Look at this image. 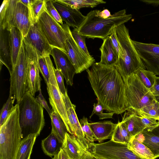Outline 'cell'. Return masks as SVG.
Returning a JSON list of instances; mask_svg holds the SVG:
<instances>
[{"mask_svg": "<svg viewBox=\"0 0 159 159\" xmlns=\"http://www.w3.org/2000/svg\"><path fill=\"white\" fill-rule=\"evenodd\" d=\"M91 67L86 71L98 102L109 112L119 114L126 111L125 84L116 67L99 62Z\"/></svg>", "mask_w": 159, "mask_h": 159, "instance_id": "obj_1", "label": "cell"}, {"mask_svg": "<svg viewBox=\"0 0 159 159\" xmlns=\"http://www.w3.org/2000/svg\"><path fill=\"white\" fill-rule=\"evenodd\" d=\"M132 18L131 14H127L125 10H120L107 19L97 16L95 10L91 11L78 29L79 34L88 38L104 39L112 33L114 29L124 24Z\"/></svg>", "mask_w": 159, "mask_h": 159, "instance_id": "obj_2", "label": "cell"}, {"mask_svg": "<svg viewBox=\"0 0 159 159\" xmlns=\"http://www.w3.org/2000/svg\"><path fill=\"white\" fill-rule=\"evenodd\" d=\"M121 51L117 62L114 65L123 79L135 73L140 69H146L129 35L124 24L115 27Z\"/></svg>", "mask_w": 159, "mask_h": 159, "instance_id": "obj_3", "label": "cell"}, {"mask_svg": "<svg viewBox=\"0 0 159 159\" xmlns=\"http://www.w3.org/2000/svg\"><path fill=\"white\" fill-rule=\"evenodd\" d=\"M17 103L19 105L22 139L30 134L39 135L45 124L43 107L29 91Z\"/></svg>", "mask_w": 159, "mask_h": 159, "instance_id": "obj_4", "label": "cell"}, {"mask_svg": "<svg viewBox=\"0 0 159 159\" xmlns=\"http://www.w3.org/2000/svg\"><path fill=\"white\" fill-rule=\"evenodd\" d=\"M19 105L14 106L0 126V159H14L22 139Z\"/></svg>", "mask_w": 159, "mask_h": 159, "instance_id": "obj_5", "label": "cell"}, {"mask_svg": "<svg viewBox=\"0 0 159 159\" xmlns=\"http://www.w3.org/2000/svg\"><path fill=\"white\" fill-rule=\"evenodd\" d=\"M123 80L126 111H133L137 114L141 109L156 101L150 90L141 82L136 73Z\"/></svg>", "mask_w": 159, "mask_h": 159, "instance_id": "obj_6", "label": "cell"}, {"mask_svg": "<svg viewBox=\"0 0 159 159\" xmlns=\"http://www.w3.org/2000/svg\"><path fill=\"white\" fill-rule=\"evenodd\" d=\"M30 26L28 7L20 0H9L4 19L0 29L9 31L12 27L18 28L25 37Z\"/></svg>", "mask_w": 159, "mask_h": 159, "instance_id": "obj_7", "label": "cell"}, {"mask_svg": "<svg viewBox=\"0 0 159 159\" xmlns=\"http://www.w3.org/2000/svg\"><path fill=\"white\" fill-rule=\"evenodd\" d=\"M88 151L96 159H143L129 149L127 144L115 142L111 139L100 143H90Z\"/></svg>", "mask_w": 159, "mask_h": 159, "instance_id": "obj_8", "label": "cell"}, {"mask_svg": "<svg viewBox=\"0 0 159 159\" xmlns=\"http://www.w3.org/2000/svg\"><path fill=\"white\" fill-rule=\"evenodd\" d=\"M27 64L26 53L23 42L16 64L10 74V93L13 96L17 103L28 91Z\"/></svg>", "mask_w": 159, "mask_h": 159, "instance_id": "obj_9", "label": "cell"}, {"mask_svg": "<svg viewBox=\"0 0 159 159\" xmlns=\"http://www.w3.org/2000/svg\"><path fill=\"white\" fill-rule=\"evenodd\" d=\"M37 22L49 44L52 48H58L66 53L67 37L61 25L51 16L46 9Z\"/></svg>", "mask_w": 159, "mask_h": 159, "instance_id": "obj_10", "label": "cell"}, {"mask_svg": "<svg viewBox=\"0 0 159 159\" xmlns=\"http://www.w3.org/2000/svg\"><path fill=\"white\" fill-rule=\"evenodd\" d=\"M61 26L67 37L66 53L75 68L76 74L87 70L95 62V59L92 56H87L78 46L72 37L68 25L65 24Z\"/></svg>", "mask_w": 159, "mask_h": 159, "instance_id": "obj_11", "label": "cell"}, {"mask_svg": "<svg viewBox=\"0 0 159 159\" xmlns=\"http://www.w3.org/2000/svg\"><path fill=\"white\" fill-rule=\"evenodd\" d=\"M23 42L27 58V75L28 91L34 96L39 91L41 78L39 66V54L36 49L29 42L23 39Z\"/></svg>", "mask_w": 159, "mask_h": 159, "instance_id": "obj_12", "label": "cell"}, {"mask_svg": "<svg viewBox=\"0 0 159 159\" xmlns=\"http://www.w3.org/2000/svg\"><path fill=\"white\" fill-rule=\"evenodd\" d=\"M146 69L159 75V44L133 40Z\"/></svg>", "mask_w": 159, "mask_h": 159, "instance_id": "obj_13", "label": "cell"}, {"mask_svg": "<svg viewBox=\"0 0 159 159\" xmlns=\"http://www.w3.org/2000/svg\"><path fill=\"white\" fill-rule=\"evenodd\" d=\"M49 102L52 111L57 112L61 117L70 133V126L65 105L56 81L49 82L46 84Z\"/></svg>", "mask_w": 159, "mask_h": 159, "instance_id": "obj_14", "label": "cell"}, {"mask_svg": "<svg viewBox=\"0 0 159 159\" xmlns=\"http://www.w3.org/2000/svg\"><path fill=\"white\" fill-rule=\"evenodd\" d=\"M50 55L53 57L56 69L61 71L67 85L72 86L75 68L66 53L57 48H53Z\"/></svg>", "mask_w": 159, "mask_h": 159, "instance_id": "obj_15", "label": "cell"}, {"mask_svg": "<svg viewBox=\"0 0 159 159\" xmlns=\"http://www.w3.org/2000/svg\"><path fill=\"white\" fill-rule=\"evenodd\" d=\"M62 96L70 124V134L75 136L83 147L88 151L89 143L85 138L82 129L80 122L75 111L76 106L72 103L67 93L65 95L62 94Z\"/></svg>", "mask_w": 159, "mask_h": 159, "instance_id": "obj_16", "label": "cell"}, {"mask_svg": "<svg viewBox=\"0 0 159 159\" xmlns=\"http://www.w3.org/2000/svg\"><path fill=\"white\" fill-rule=\"evenodd\" d=\"M23 39L32 45L40 56L45 57L50 55L53 48L42 33L37 22L33 26H30L26 36Z\"/></svg>", "mask_w": 159, "mask_h": 159, "instance_id": "obj_17", "label": "cell"}, {"mask_svg": "<svg viewBox=\"0 0 159 159\" xmlns=\"http://www.w3.org/2000/svg\"><path fill=\"white\" fill-rule=\"evenodd\" d=\"M52 1L62 21L69 26L79 29L85 19L86 16L83 15L79 10L72 9L57 0H52Z\"/></svg>", "mask_w": 159, "mask_h": 159, "instance_id": "obj_18", "label": "cell"}, {"mask_svg": "<svg viewBox=\"0 0 159 159\" xmlns=\"http://www.w3.org/2000/svg\"><path fill=\"white\" fill-rule=\"evenodd\" d=\"M134 137L147 147L156 159L159 157V124L146 128Z\"/></svg>", "mask_w": 159, "mask_h": 159, "instance_id": "obj_19", "label": "cell"}, {"mask_svg": "<svg viewBox=\"0 0 159 159\" xmlns=\"http://www.w3.org/2000/svg\"><path fill=\"white\" fill-rule=\"evenodd\" d=\"M62 148L69 159H81L87 152L75 135L66 132Z\"/></svg>", "mask_w": 159, "mask_h": 159, "instance_id": "obj_20", "label": "cell"}, {"mask_svg": "<svg viewBox=\"0 0 159 159\" xmlns=\"http://www.w3.org/2000/svg\"><path fill=\"white\" fill-rule=\"evenodd\" d=\"M92 131L94 141L100 143L107 139L111 138L117 124L111 121H104L89 123Z\"/></svg>", "mask_w": 159, "mask_h": 159, "instance_id": "obj_21", "label": "cell"}, {"mask_svg": "<svg viewBox=\"0 0 159 159\" xmlns=\"http://www.w3.org/2000/svg\"><path fill=\"white\" fill-rule=\"evenodd\" d=\"M0 65H5L10 73L12 70L11 52L10 40V31L7 29H0Z\"/></svg>", "mask_w": 159, "mask_h": 159, "instance_id": "obj_22", "label": "cell"}, {"mask_svg": "<svg viewBox=\"0 0 159 159\" xmlns=\"http://www.w3.org/2000/svg\"><path fill=\"white\" fill-rule=\"evenodd\" d=\"M101 53L100 64L106 66H114L117 62L119 55L108 36L103 39L99 48Z\"/></svg>", "mask_w": 159, "mask_h": 159, "instance_id": "obj_23", "label": "cell"}, {"mask_svg": "<svg viewBox=\"0 0 159 159\" xmlns=\"http://www.w3.org/2000/svg\"><path fill=\"white\" fill-rule=\"evenodd\" d=\"M122 118V122L132 137H134L141 132L145 126L142 123L140 116L131 110L127 111Z\"/></svg>", "mask_w": 159, "mask_h": 159, "instance_id": "obj_24", "label": "cell"}, {"mask_svg": "<svg viewBox=\"0 0 159 159\" xmlns=\"http://www.w3.org/2000/svg\"><path fill=\"white\" fill-rule=\"evenodd\" d=\"M9 31L11 64L13 69L16 64L23 42V37L21 32L17 27H12L10 30Z\"/></svg>", "mask_w": 159, "mask_h": 159, "instance_id": "obj_25", "label": "cell"}, {"mask_svg": "<svg viewBox=\"0 0 159 159\" xmlns=\"http://www.w3.org/2000/svg\"><path fill=\"white\" fill-rule=\"evenodd\" d=\"M62 143L56 135L51 132L47 137L42 140L41 146L44 153L52 157L59 152Z\"/></svg>", "mask_w": 159, "mask_h": 159, "instance_id": "obj_26", "label": "cell"}, {"mask_svg": "<svg viewBox=\"0 0 159 159\" xmlns=\"http://www.w3.org/2000/svg\"><path fill=\"white\" fill-rule=\"evenodd\" d=\"M37 136L36 134H30L22 139L14 159H30Z\"/></svg>", "mask_w": 159, "mask_h": 159, "instance_id": "obj_27", "label": "cell"}, {"mask_svg": "<svg viewBox=\"0 0 159 159\" xmlns=\"http://www.w3.org/2000/svg\"><path fill=\"white\" fill-rule=\"evenodd\" d=\"M51 119L52 131L59 140L63 143L66 132H68L66 126L59 115L56 111H52L50 116Z\"/></svg>", "mask_w": 159, "mask_h": 159, "instance_id": "obj_28", "label": "cell"}, {"mask_svg": "<svg viewBox=\"0 0 159 159\" xmlns=\"http://www.w3.org/2000/svg\"><path fill=\"white\" fill-rule=\"evenodd\" d=\"M127 146L129 149L143 159H156L150 150L134 137L132 138Z\"/></svg>", "mask_w": 159, "mask_h": 159, "instance_id": "obj_29", "label": "cell"}, {"mask_svg": "<svg viewBox=\"0 0 159 159\" xmlns=\"http://www.w3.org/2000/svg\"><path fill=\"white\" fill-rule=\"evenodd\" d=\"M132 138L124 124L118 121L111 139L115 142L128 144Z\"/></svg>", "mask_w": 159, "mask_h": 159, "instance_id": "obj_30", "label": "cell"}, {"mask_svg": "<svg viewBox=\"0 0 159 159\" xmlns=\"http://www.w3.org/2000/svg\"><path fill=\"white\" fill-rule=\"evenodd\" d=\"M72 9L79 10L83 7L93 8L100 4L105 3L102 0H57Z\"/></svg>", "mask_w": 159, "mask_h": 159, "instance_id": "obj_31", "label": "cell"}, {"mask_svg": "<svg viewBox=\"0 0 159 159\" xmlns=\"http://www.w3.org/2000/svg\"><path fill=\"white\" fill-rule=\"evenodd\" d=\"M136 73L141 82L150 90L155 83L156 75L153 72L144 69H139Z\"/></svg>", "mask_w": 159, "mask_h": 159, "instance_id": "obj_32", "label": "cell"}, {"mask_svg": "<svg viewBox=\"0 0 159 159\" xmlns=\"http://www.w3.org/2000/svg\"><path fill=\"white\" fill-rule=\"evenodd\" d=\"M143 117L159 120V103L156 101L152 104L141 109L137 114Z\"/></svg>", "mask_w": 159, "mask_h": 159, "instance_id": "obj_33", "label": "cell"}, {"mask_svg": "<svg viewBox=\"0 0 159 159\" xmlns=\"http://www.w3.org/2000/svg\"><path fill=\"white\" fill-rule=\"evenodd\" d=\"M15 100L13 96L9 93V98L6 102L4 104L1 110L0 116V126L3 124L14 106L13 103Z\"/></svg>", "mask_w": 159, "mask_h": 159, "instance_id": "obj_34", "label": "cell"}, {"mask_svg": "<svg viewBox=\"0 0 159 159\" xmlns=\"http://www.w3.org/2000/svg\"><path fill=\"white\" fill-rule=\"evenodd\" d=\"M71 34L75 41L80 48L87 56L91 57L92 56L90 54L86 45L85 39L86 37L79 34L78 29L76 28H74L71 31Z\"/></svg>", "mask_w": 159, "mask_h": 159, "instance_id": "obj_35", "label": "cell"}, {"mask_svg": "<svg viewBox=\"0 0 159 159\" xmlns=\"http://www.w3.org/2000/svg\"><path fill=\"white\" fill-rule=\"evenodd\" d=\"M47 0H33L32 6L36 23L39 18L46 10Z\"/></svg>", "mask_w": 159, "mask_h": 159, "instance_id": "obj_36", "label": "cell"}, {"mask_svg": "<svg viewBox=\"0 0 159 159\" xmlns=\"http://www.w3.org/2000/svg\"><path fill=\"white\" fill-rule=\"evenodd\" d=\"M80 123L85 138L89 143H94V141L93 134L89 126L88 119L84 117L80 119Z\"/></svg>", "mask_w": 159, "mask_h": 159, "instance_id": "obj_37", "label": "cell"}, {"mask_svg": "<svg viewBox=\"0 0 159 159\" xmlns=\"http://www.w3.org/2000/svg\"><path fill=\"white\" fill-rule=\"evenodd\" d=\"M104 110H105V108L99 102H98L96 103H94L93 105V111L89 118H91L94 114L98 116L99 119L102 120L112 118L114 113L113 112L103 113V111Z\"/></svg>", "mask_w": 159, "mask_h": 159, "instance_id": "obj_38", "label": "cell"}, {"mask_svg": "<svg viewBox=\"0 0 159 159\" xmlns=\"http://www.w3.org/2000/svg\"><path fill=\"white\" fill-rule=\"evenodd\" d=\"M39 66L40 72L42 75L46 84L49 82L50 75L48 67L45 57L39 56Z\"/></svg>", "mask_w": 159, "mask_h": 159, "instance_id": "obj_39", "label": "cell"}, {"mask_svg": "<svg viewBox=\"0 0 159 159\" xmlns=\"http://www.w3.org/2000/svg\"><path fill=\"white\" fill-rule=\"evenodd\" d=\"M46 7L47 11L51 16L61 25H63V21L58 12L53 5L52 0H47Z\"/></svg>", "mask_w": 159, "mask_h": 159, "instance_id": "obj_40", "label": "cell"}, {"mask_svg": "<svg viewBox=\"0 0 159 159\" xmlns=\"http://www.w3.org/2000/svg\"><path fill=\"white\" fill-rule=\"evenodd\" d=\"M54 74L57 84L59 90L63 95L67 93L64 83V75L61 71L56 69H54Z\"/></svg>", "mask_w": 159, "mask_h": 159, "instance_id": "obj_41", "label": "cell"}, {"mask_svg": "<svg viewBox=\"0 0 159 159\" xmlns=\"http://www.w3.org/2000/svg\"><path fill=\"white\" fill-rule=\"evenodd\" d=\"M32 0H20L25 5L28 9L30 26H33L36 23L33 11Z\"/></svg>", "mask_w": 159, "mask_h": 159, "instance_id": "obj_42", "label": "cell"}, {"mask_svg": "<svg viewBox=\"0 0 159 159\" xmlns=\"http://www.w3.org/2000/svg\"><path fill=\"white\" fill-rule=\"evenodd\" d=\"M35 98L36 101L39 102L43 108L45 109L50 116L51 114L52 111H51L50 109L47 102L43 96L40 88L39 90V94Z\"/></svg>", "mask_w": 159, "mask_h": 159, "instance_id": "obj_43", "label": "cell"}, {"mask_svg": "<svg viewBox=\"0 0 159 159\" xmlns=\"http://www.w3.org/2000/svg\"><path fill=\"white\" fill-rule=\"evenodd\" d=\"M141 121L146 128L155 126L159 124V120L151 118L143 117L140 116Z\"/></svg>", "mask_w": 159, "mask_h": 159, "instance_id": "obj_44", "label": "cell"}, {"mask_svg": "<svg viewBox=\"0 0 159 159\" xmlns=\"http://www.w3.org/2000/svg\"><path fill=\"white\" fill-rule=\"evenodd\" d=\"M109 37L113 46L119 55L121 51V48L116 35L115 28L114 29L112 33L109 36Z\"/></svg>", "mask_w": 159, "mask_h": 159, "instance_id": "obj_45", "label": "cell"}, {"mask_svg": "<svg viewBox=\"0 0 159 159\" xmlns=\"http://www.w3.org/2000/svg\"><path fill=\"white\" fill-rule=\"evenodd\" d=\"M150 90L156 100L159 103V77L157 76L155 83Z\"/></svg>", "mask_w": 159, "mask_h": 159, "instance_id": "obj_46", "label": "cell"}, {"mask_svg": "<svg viewBox=\"0 0 159 159\" xmlns=\"http://www.w3.org/2000/svg\"><path fill=\"white\" fill-rule=\"evenodd\" d=\"M9 0H4L2 2L0 7V24L4 19L5 14L7 8Z\"/></svg>", "mask_w": 159, "mask_h": 159, "instance_id": "obj_47", "label": "cell"}, {"mask_svg": "<svg viewBox=\"0 0 159 159\" xmlns=\"http://www.w3.org/2000/svg\"><path fill=\"white\" fill-rule=\"evenodd\" d=\"M96 15L97 16L103 19H107L111 16L110 11L107 9H105L101 11L98 10H95Z\"/></svg>", "mask_w": 159, "mask_h": 159, "instance_id": "obj_48", "label": "cell"}, {"mask_svg": "<svg viewBox=\"0 0 159 159\" xmlns=\"http://www.w3.org/2000/svg\"><path fill=\"white\" fill-rule=\"evenodd\" d=\"M52 159H69L66 152L61 148L59 152Z\"/></svg>", "mask_w": 159, "mask_h": 159, "instance_id": "obj_49", "label": "cell"}, {"mask_svg": "<svg viewBox=\"0 0 159 159\" xmlns=\"http://www.w3.org/2000/svg\"><path fill=\"white\" fill-rule=\"evenodd\" d=\"M142 2L148 4H150L155 6H157L159 5V0H142Z\"/></svg>", "mask_w": 159, "mask_h": 159, "instance_id": "obj_50", "label": "cell"}, {"mask_svg": "<svg viewBox=\"0 0 159 159\" xmlns=\"http://www.w3.org/2000/svg\"><path fill=\"white\" fill-rule=\"evenodd\" d=\"M94 158L90 153L88 151L84 154L81 159H94Z\"/></svg>", "mask_w": 159, "mask_h": 159, "instance_id": "obj_51", "label": "cell"}, {"mask_svg": "<svg viewBox=\"0 0 159 159\" xmlns=\"http://www.w3.org/2000/svg\"><path fill=\"white\" fill-rule=\"evenodd\" d=\"M94 159H96L95 158H94Z\"/></svg>", "mask_w": 159, "mask_h": 159, "instance_id": "obj_52", "label": "cell"}]
</instances>
